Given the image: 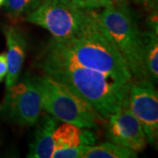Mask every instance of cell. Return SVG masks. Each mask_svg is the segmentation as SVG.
I'll list each match as a JSON object with an SVG mask.
<instances>
[{
	"label": "cell",
	"instance_id": "cell-1",
	"mask_svg": "<svg viewBox=\"0 0 158 158\" xmlns=\"http://www.w3.org/2000/svg\"><path fill=\"white\" fill-rule=\"evenodd\" d=\"M40 58L94 69L111 76L121 84H129L133 80L123 57L95 16L77 34L66 39L53 38Z\"/></svg>",
	"mask_w": 158,
	"mask_h": 158
},
{
	"label": "cell",
	"instance_id": "cell-2",
	"mask_svg": "<svg viewBox=\"0 0 158 158\" xmlns=\"http://www.w3.org/2000/svg\"><path fill=\"white\" fill-rule=\"evenodd\" d=\"M38 65L46 75L90 104L105 119L117 113L127 97L131 83L121 84L106 74L69 62L40 57Z\"/></svg>",
	"mask_w": 158,
	"mask_h": 158
},
{
	"label": "cell",
	"instance_id": "cell-3",
	"mask_svg": "<svg viewBox=\"0 0 158 158\" xmlns=\"http://www.w3.org/2000/svg\"><path fill=\"white\" fill-rule=\"evenodd\" d=\"M96 19L127 63L133 79H148L143 65L144 38L125 0L93 11Z\"/></svg>",
	"mask_w": 158,
	"mask_h": 158
},
{
	"label": "cell",
	"instance_id": "cell-4",
	"mask_svg": "<svg viewBox=\"0 0 158 158\" xmlns=\"http://www.w3.org/2000/svg\"><path fill=\"white\" fill-rule=\"evenodd\" d=\"M36 77L41 91L43 109L58 121L92 129H97L106 121L90 104L64 85L46 74Z\"/></svg>",
	"mask_w": 158,
	"mask_h": 158
},
{
	"label": "cell",
	"instance_id": "cell-5",
	"mask_svg": "<svg viewBox=\"0 0 158 158\" xmlns=\"http://www.w3.org/2000/svg\"><path fill=\"white\" fill-rule=\"evenodd\" d=\"M93 18V11L76 8L62 0H42L25 20L48 30L55 39H66L84 30Z\"/></svg>",
	"mask_w": 158,
	"mask_h": 158
},
{
	"label": "cell",
	"instance_id": "cell-6",
	"mask_svg": "<svg viewBox=\"0 0 158 158\" xmlns=\"http://www.w3.org/2000/svg\"><path fill=\"white\" fill-rule=\"evenodd\" d=\"M42 109V96L37 77L27 73L6 90L0 106V114L11 123L31 127L39 119Z\"/></svg>",
	"mask_w": 158,
	"mask_h": 158
},
{
	"label": "cell",
	"instance_id": "cell-7",
	"mask_svg": "<svg viewBox=\"0 0 158 158\" xmlns=\"http://www.w3.org/2000/svg\"><path fill=\"white\" fill-rule=\"evenodd\" d=\"M131 112L141 123L148 143L155 145L158 137V93L149 79H133L127 92Z\"/></svg>",
	"mask_w": 158,
	"mask_h": 158
},
{
	"label": "cell",
	"instance_id": "cell-8",
	"mask_svg": "<svg viewBox=\"0 0 158 158\" xmlns=\"http://www.w3.org/2000/svg\"><path fill=\"white\" fill-rule=\"evenodd\" d=\"M106 135L114 144L141 152L147 147V138L141 123L131 112L127 97L117 113L106 121Z\"/></svg>",
	"mask_w": 158,
	"mask_h": 158
},
{
	"label": "cell",
	"instance_id": "cell-9",
	"mask_svg": "<svg viewBox=\"0 0 158 158\" xmlns=\"http://www.w3.org/2000/svg\"><path fill=\"white\" fill-rule=\"evenodd\" d=\"M53 158H81L85 146L93 145V134L76 125L63 122L53 133Z\"/></svg>",
	"mask_w": 158,
	"mask_h": 158
},
{
	"label": "cell",
	"instance_id": "cell-10",
	"mask_svg": "<svg viewBox=\"0 0 158 158\" xmlns=\"http://www.w3.org/2000/svg\"><path fill=\"white\" fill-rule=\"evenodd\" d=\"M7 46L6 53L8 71L6 77V89L11 88L20 77L26 58L27 43L22 31L17 27L6 26L3 27Z\"/></svg>",
	"mask_w": 158,
	"mask_h": 158
},
{
	"label": "cell",
	"instance_id": "cell-11",
	"mask_svg": "<svg viewBox=\"0 0 158 158\" xmlns=\"http://www.w3.org/2000/svg\"><path fill=\"white\" fill-rule=\"evenodd\" d=\"M58 124V120L49 113L40 115L35 123L36 129L34 139L29 145L27 156L31 158H52L54 143L53 133Z\"/></svg>",
	"mask_w": 158,
	"mask_h": 158
},
{
	"label": "cell",
	"instance_id": "cell-12",
	"mask_svg": "<svg viewBox=\"0 0 158 158\" xmlns=\"http://www.w3.org/2000/svg\"><path fill=\"white\" fill-rule=\"evenodd\" d=\"M156 31L149 29L143 32V65L148 79L156 83L158 79V35Z\"/></svg>",
	"mask_w": 158,
	"mask_h": 158
},
{
	"label": "cell",
	"instance_id": "cell-13",
	"mask_svg": "<svg viewBox=\"0 0 158 158\" xmlns=\"http://www.w3.org/2000/svg\"><path fill=\"white\" fill-rule=\"evenodd\" d=\"M137 152L113 142H105L99 145L85 146L81 158H134Z\"/></svg>",
	"mask_w": 158,
	"mask_h": 158
},
{
	"label": "cell",
	"instance_id": "cell-14",
	"mask_svg": "<svg viewBox=\"0 0 158 158\" xmlns=\"http://www.w3.org/2000/svg\"><path fill=\"white\" fill-rule=\"evenodd\" d=\"M39 3V0H5L4 5L7 16L11 20H17L34 9Z\"/></svg>",
	"mask_w": 158,
	"mask_h": 158
},
{
	"label": "cell",
	"instance_id": "cell-15",
	"mask_svg": "<svg viewBox=\"0 0 158 158\" xmlns=\"http://www.w3.org/2000/svg\"><path fill=\"white\" fill-rule=\"evenodd\" d=\"M119 1L122 0H86V10L98 11V9H104L112 6Z\"/></svg>",
	"mask_w": 158,
	"mask_h": 158
},
{
	"label": "cell",
	"instance_id": "cell-16",
	"mask_svg": "<svg viewBox=\"0 0 158 158\" xmlns=\"http://www.w3.org/2000/svg\"><path fill=\"white\" fill-rule=\"evenodd\" d=\"M8 71V64L6 53H0V84L6 78Z\"/></svg>",
	"mask_w": 158,
	"mask_h": 158
},
{
	"label": "cell",
	"instance_id": "cell-17",
	"mask_svg": "<svg viewBox=\"0 0 158 158\" xmlns=\"http://www.w3.org/2000/svg\"><path fill=\"white\" fill-rule=\"evenodd\" d=\"M62 2L68 4L69 6L82 9V10H86V0H62Z\"/></svg>",
	"mask_w": 158,
	"mask_h": 158
},
{
	"label": "cell",
	"instance_id": "cell-18",
	"mask_svg": "<svg viewBox=\"0 0 158 158\" xmlns=\"http://www.w3.org/2000/svg\"><path fill=\"white\" fill-rule=\"evenodd\" d=\"M4 2H5V0H0V6L4 5Z\"/></svg>",
	"mask_w": 158,
	"mask_h": 158
}]
</instances>
